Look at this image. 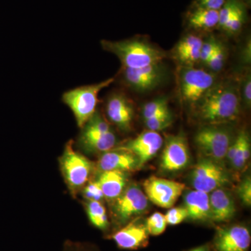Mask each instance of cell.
Returning <instances> with one entry per match:
<instances>
[{"instance_id": "39", "label": "cell", "mask_w": 251, "mask_h": 251, "mask_svg": "<svg viewBox=\"0 0 251 251\" xmlns=\"http://www.w3.org/2000/svg\"><path fill=\"white\" fill-rule=\"evenodd\" d=\"M245 1H247V3H249V4H251V0H245Z\"/></svg>"}, {"instance_id": "26", "label": "cell", "mask_w": 251, "mask_h": 251, "mask_svg": "<svg viewBox=\"0 0 251 251\" xmlns=\"http://www.w3.org/2000/svg\"><path fill=\"white\" fill-rule=\"evenodd\" d=\"M168 110H170V109L168 108L167 99L160 98L145 104L142 110V114L144 120H145Z\"/></svg>"}, {"instance_id": "10", "label": "cell", "mask_w": 251, "mask_h": 251, "mask_svg": "<svg viewBox=\"0 0 251 251\" xmlns=\"http://www.w3.org/2000/svg\"><path fill=\"white\" fill-rule=\"evenodd\" d=\"M114 214L119 224L123 225L131 218L140 215L148 207V198L141 188L131 185L115 200Z\"/></svg>"}, {"instance_id": "16", "label": "cell", "mask_w": 251, "mask_h": 251, "mask_svg": "<svg viewBox=\"0 0 251 251\" xmlns=\"http://www.w3.org/2000/svg\"><path fill=\"white\" fill-rule=\"evenodd\" d=\"M106 113L110 121L120 129L127 131L131 128L133 108L124 94H112L107 102Z\"/></svg>"}, {"instance_id": "32", "label": "cell", "mask_w": 251, "mask_h": 251, "mask_svg": "<svg viewBox=\"0 0 251 251\" xmlns=\"http://www.w3.org/2000/svg\"><path fill=\"white\" fill-rule=\"evenodd\" d=\"M82 193L87 201H100L104 198L103 193L96 181L86 184Z\"/></svg>"}, {"instance_id": "27", "label": "cell", "mask_w": 251, "mask_h": 251, "mask_svg": "<svg viewBox=\"0 0 251 251\" xmlns=\"http://www.w3.org/2000/svg\"><path fill=\"white\" fill-rule=\"evenodd\" d=\"M244 21H245V11H244L242 5L239 4L233 14L226 23L222 29L229 33L237 32L242 28Z\"/></svg>"}, {"instance_id": "38", "label": "cell", "mask_w": 251, "mask_h": 251, "mask_svg": "<svg viewBox=\"0 0 251 251\" xmlns=\"http://www.w3.org/2000/svg\"><path fill=\"white\" fill-rule=\"evenodd\" d=\"M190 251H209V250H208L207 248L206 247H201L196 248V249H192V250Z\"/></svg>"}, {"instance_id": "37", "label": "cell", "mask_w": 251, "mask_h": 251, "mask_svg": "<svg viewBox=\"0 0 251 251\" xmlns=\"http://www.w3.org/2000/svg\"><path fill=\"white\" fill-rule=\"evenodd\" d=\"M251 41H248L247 44L243 49L242 57L244 62L249 63L251 62Z\"/></svg>"}, {"instance_id": "1", "label": "cell", "mask_w": 251, "mask_h": 251, "mask_svg": "<svg viewBox=\"0 0 251 251\" xmlns=\"http://www.w3.org/2000/svg\"><path fill=\"white\" fill-rule=\"evenodd\" d=\"M240 94L230 82L214 83L199 100L198 116L208 125L236 120L240 112Z\"/></svg>"}, {"instance_id": "11", "label": "cell", "mask_w": 251, "mask_h": 251, "mask_svg": "<svg viewBox=\"0 0 251 251\" xmlns=\"http://www.w3.org/2000/svg\"><path fill=\"white\" fill-rule=\"evenodd\" d=\"M122 74L126 85L138 92L156 88L166 76V70L161 63L140 69L123 68Z\"/></svg>"}, {"instance_id": "6", "label": "cell", "mask_w": 251, "mask_h": 251, "mask_svg": "<svg viewBox=\"0 0 251 251\" xmlns=\"http://www.w3.org/2000/svg\"><path fill=\"white\" fill-rule=\"evenodd\" d=\"M191 182L195 190L210 193L225 188L230 182V176L221 162L204 158L198 162L191 173Z\"/></svg>"}, {"instance_id": "13", "label": "cell", "mask_w": 251, "mask_h": 251, "mask_svg": "<svg viewBox=\"0 0 251 251\" xmlns=\"http://www.w3.org/2000/svg\"><path fill=\"white\" fill-rule=\"evenodd\" d=\"M250 231L245 226H233L219 228L214 239L216 251H249Z\"/></svg>"}, {"instance_id": "7", "label": "cell", "mask_w": 251, "mask_h": 251, "mask_svg": "<svg viewBox=\"0 0 251 251\" xmlns=\"http://www.w3.org/2000/svg\"><path fill=\"white\" fill-rule=\"evenodd\" d=\"M195 142L204 156L221 162L226 158L232 140L230 133L226 128L217 125H207L198 130Z\"/></svg>"}, {"instance_id": "25", "label": "cell", "mask_w": 251, "mask_h": 251, "mask_svg": "<svg viewBox=\"0 0 251 251\" xmlns=\"http://www.w3.org/2000/svg\"><path fill=\"white\" fill-rule=\"evenodd\" d=\"M147 229L149 234L153 236L161 235L166 231L167 222L166 216L160 212H156L150 216L147 220Z\"/></svg>"}, {"instance_id": "5", "label": "cell", "mask_w": 251, "mask_h": 251, "mask_svg": "<svg viewBox=\"0 0 251 251\" xmlns=\"http://www.w3.org/2000/svg\"><path fill=\"white\" fill-rule=\"evenodd\" d=\"M82 128L79 143L86 151L106 152L115 147L116 136L107 122L99 114H94Z\"/></svg>"}, {"instance_id": "29", "label": "cell", "mask_w": 251, "mask_h": 251, "mask_svg": "<svg viewBox=\"0 0 251 251\" xmlns=\"http://www.w3.org/2000/svg\"><path fill=\"white\" fill-rule=\"evenodd\" d=\"M225 61H226V49L221 42H219L215 52L211 55L206 65L211 71L218 72L224 67Z\"/></svg>"}, {"instance_id": "36", "label": "cell", "mask_w": 251, "mask_h": 251, "mask_svg": "<svg viewBox=\"0 0 251 251\" xmlns=\"http://www.w3.org/2000/svg\"><path fill=\"white\" fill-rule=\"evenodd\" d=\"M227 0H199V7L219 11Z\"/></svg>"}, {"instance_id": "9", "label": "cell", "mask_w": 251, "mask_h": 251, "mask_svg": "<svg viewBox=\"0 0 251 251\" xmlns=\"http://www.w3.org/2000/svg\"><path fill=\"white\" fill-rule=\"evenodd\" d=\"M144 191L148 200L161 208L174 206L186 188L184 184L152 176L144 181Z\"/></svg>"}, {"instance_id": "2", "label": "cell", "mask_w": 251, "mask_h": 251, "mask_svg": "<svg viewBox=\"0 0 251 251\" xmlns=\"http://www.w3.org/2000/svg\"><path fill=\"white\" fill-rule=\"evenodd\" d=\"M103 49L116 55L122 67L140 69L159 64L166 57L163 51L139 39L120 41H101Z\"/></svg>"}, {"instance_id": "33", "label": "cell", "mask_w": 251, "mask_h": 251, "mask_svg": "<svg viewBox=\"0 0 251 251\" xmlns=\"http://www.w3.org/2000/svg\"><path fill=\"white\" fill-rule=\"evenodd\" d=\"M219 42V41H216L214 38H211L206 41H203L201 50V58H200V61L201 62L204 64L207 63L211 55L215 52Z\"/></svg>"}, {"instance_id": "17", "label": "cell", "mask_w": 251, "mask_h": 251, "mask_svg": "<svg viewBox=\"0 0 251 251\" xmlns=\"http://www.w3.org/2000/svg\"><path fill=\"white\" fill-rule=\"evenodd\" d=\"M98 166L102 172L117 171L125 173L140 168L137 157L121 148L104 152L99 159Z\"/></svg>"}, {"instance_id": "3", "label": "cell", "mask_w": 251, "mask_h": 251, "mask_svg": "<svg viewBox=\"0 0 251 251\" xmlns=\"http://www.w3.org/2000/svg\"><path fill=\"white\" fill-rule=\"evenodd\" d=\"M114 80L110 78L94 85L82 86L63 94L62 101L72 110L80 128L96 113L100 91L111 85Z\"/></svg>"}, {"instance_id": "22", "label": "cell", "mask_w": 251, "mask_h": 251, "mask_svg": "<svg viewBox=\"0 0 251 251\" xmlns=\"http://www.w3.org/2000/svg\"><path fill=\"white\" fill-rule=\"evenodd\" d=\"M219 11L198 7L190 14L188 23L191 27L209 30L219 24Z\"/></svg>"}, {"instance_id": "34", "label": "cell", "mask_w": 251, "mask_h": 251, "mask_svg": "<svg viewBox=\"0 0 251 251\" xmlns=\"http://www.w3.org/2000/svg\"><path fill=\"white\" fill-rule=\"evenodd\" d=\"M238 194L244 204L249 206L251 205V179L249 176L239 185Z\"/></svg>"}, {"instance_id": "35", "label": "cell", "mask_w": 251, "mask_h": 251, "mask_svg": "<svg viewBox=\"0 0 251 251\" xmlns=\"http://www.w3.org/2000/svg\"><path fill=\"white\" fill-rule=\"evenodd\" d=\"M239 88H240V90H239L240 97H242L244 103L247 106L250 107L251 104V77L250 73L248 74L244 77L242 85H241Z\"/></svg>"}, {"instance_id": "24", "label": "cell", "mask_w": 251, "mask_h": 251, "mask_svg": "<svg viewBox=\"0 0 251 251\" xmlns=\"http://www.w3.org/2000/svg\"><path fill=\"white\" fill-rule=\"evenodd\" d=\"M145 123L148 130L151 131L158 133V131L166 129L173 123V116L171 110L145 120Z\"/></svg>"}, {"instance_id": "14", "label": "cell", "mask_w": 251, "mask_h": 251, "mask_svg": "<svg viewBox=\"0 0 251 251\" xmlns=\"http://www.w3.org/2000/svg\"><path fill=\"white\" fill-rule=\"evenodd\" d=\"M163 138L158 132L147 130L120 148L127 150L138 158L140 168L148 163L159 151Z\"/></svg>"}, {"instance_id": "28", "label": "cell", "mask_w": 251, "mask_h": 251, "mask_svg": "<svg viewBox=\"0 0 251 251\" xmlns=\"http://www.w3.org/2000/svg\"><path fill=\"white\" fill-rule=\"evenodd\" d=\"M202 43L203 41L200 36L193 35V34L185 36L184 39H181L176 45V50H175L176 57L186 53L193 49L200 47L202 45Z\"/></svg>"}, {"instance_id": "12", "label": "cell", "mask_w": 251, "mask_h": 251, "mask_svg": "<svg viewBox=\"0 0 251 251\" xmlns=\"http://www.w3.org/2000/svg\"><path fill=\"white\" fill-rule=\"evenodd\" d=\"M190 154L186 138L182 135L170 136L161 156V168L167 171L182 170L189 163Z\"/></svg>"}, {"instance_id": "19", "label": "cell", "mask_w": 251, "mask_h": 251, "mask_svg": "<svg viewBox=\"0 0 251 251\" xmlns=\"http://www.w3.org/2000/svg\"><path fill=\"white\" fill-rule=\"evenodd\" d=\"M250 156V138L249 133L242 130L229 145L226 158L236 171H242L247 166Z\"/></svg>"}, {"instance_id": "15", "label": "cell", "mask_w": 251, "mask_h": 251, "mask_svg": "<svg viewBox=\"0 0 251 251\" xmlns=\"http://www.w3.org/2000/svg\"><path fill=\"white\" fill-rule=\"evenodd\" d=\"M117 247L125 250H136L148 244L146 225L134 220L112 236Z\"/></svg>"}, {"instance_id": "8", "label": "cell", "mask_w": 251, "mask_h": 251, "mask_svg": "<svg viewBox=\"0 0 251 251\" xmlns=\"http://www.w3.org/2000/svg\"><path fill=\"white\" fill-rule=\"evenodd\" d=\"M214 74L202 69L186 67L180 72L179 89L183 100L198 103L215 83Z\"/></svg>"}, {"instance_id": "20", "label": "cell", "mask_w": 251, "mask_h": 251, "mask_svg": "<svg viewBox=\"0 0 251 251\" xmlns=\"http://www.w3.org/2000/svg\"><path fill=\"white\" fill-rule=\"evenodd\" d=\"M184 204L188 218L194 221L211 219L209 193L197 190L189 191L185 196Z\"/></svg>"}, {"instance_id": "18", "label": "cell", "mask_w": 251, "mask_h": 251, "mask_svg": "<svg viewBox=\"0 0 251 251\" xmlns=\"http://www.w3.org/2000/svg\"><path fill=\"white\" fill-rule=\"evenodd\" d=\"M211 220L216 222H226L233 219L236 214L235 202L231 193L225 188H220L210 193Z\"/></svg>"}, {"instance_id": "31", "label": "cell", "mask_w": 251, "mask_h": 251, "mask_svg": "<svg viewBox=\"0 0 251 251\" xmlns=\"http://www.w3.org/2000/svg\"><path fill=\"white\" fill-rule=\"evenodd\" d=\"M240 4L237 0H227L224 6L219 11V27L223 28L226 23L228 21L234 11L237 9L238 5Z\"/></svg>"}, {"instance_id": "40", "label": "cell", "mask_w": 251, "mask_h": 251, "mask_svg": "<svg viewBox=\"0 0 251 251\" xmlns=\"http://www.w3.org/2000/svg\"><path fill=\"white\" fill-rule=\"evenodd\" d=\"M85 251L81 250V249H78V250H75V251Z\"/></svg>"}, {"instance_id": "21", "label": "cell", "mask_w": 251, "mask_h": 251, "mask_svg": "<svg viewBox=\"0 0 251 251\" xmlns=\"http://www.w3.org/2000/svg\"><path fill=\"white\" fill-rule=\"evenodd\" d=\"M125 172L103 171L97 180L104 198L115 200L125 191L127 184V175Z\"/></svg>"}, {"instance_id": "23", "label": "cell", "mask_w": 251, "mask_h": 251, "mask_svg": "<svg viewBox=\"0 0 251 251\" xmlns=\"http://www.w3.org/2000/svg\"><path fill=\"white\" fill-rule=\"evenodd\" d=\"M86 211L93 226L101 230L108 228L109 223L106 209L100 201H87Z\"/></svg>"}, {"instance_id": "4", "label": "cell", "mask_w": 251, "mask_h": 251, "mask_svg": "<svg viewBox=\"0 0 251 251\" xmlns=\"http://www.w3.org/2000/svg\"><path fill=\"white\" fill-rule=\"evenodd\" d=\"M60 167L68 187L74 193L85 187L94 168L90 160L74 150L72 142L66 146L60 159Z\"/></svg>"}, {"instance_id": "30", "label": "cell", "mask_w": 251, "mask_h": 251, "mask_svg": "<svg viewBox=\"0 0 251 251\" xmlns=\"http://www.w3.org/2000/svg\"><path fill=\"white\" fill-rule=\"evenodd\" d=\"M167 224L176 226L188 218V212L184 206L170 208L166 215Z\"/></svg>"}]
</instances>
